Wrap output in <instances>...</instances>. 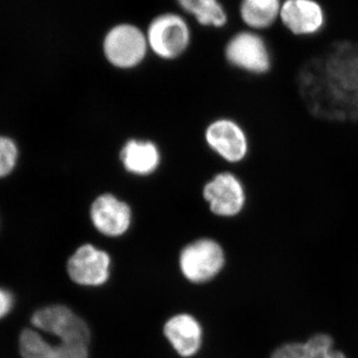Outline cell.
<instances>
[{
    "label": "cell",
    "mask_w": 358,
    "mask_h": 358,
    "mask_svg": "<svg viewBox=\"0 0 358 358\" xmlns=\"http://www.w3.org/2000/svg\"><path fill=\"white\" fill-rule=\"evenodd\" d=\"M205 138L209 148L229 164H240L248 157V134L234 120H216L207 128Z\"/></svg>",
    "instance_id": "9"
},
{
    "label": "cell",
    "mask_w": 358,
    "mask_h": 358,
    "mask_svg": "<svg viewBox=\"0 0 358 358\" xmlns=\"http://www.w3.org/2000/svg\"><path fill=\"white\" fill-rule=\"evenodd\" d=\"M110 258L107 252L91 244L80 246L67 264L70 279L80 286H102L110 278Z\"/></svg>",
    "instance_id": "10"
},
{
    "label": "cell",
    "mask_w": 358,
    "mask_h": 358,
    "mask_svg": "<svg viewBox=\"0 0 358 358\" xmlns=\"http://www.w3.org/2000/svg\"><path fill=\"white\" fill-rule=\"evenodd\" d=\"M224 53L231 66L254 76H265L274 69V50L260 32L244 29L235 33Z\"/></svg>",
    "instance_id": "2"
},
{
    "label": "cell",
    "mask_w": 358,
    "mask_h": 358,
    "mask_svg": "<svg viewBox=\"0 0 358 358\" xmlns=\"http://www.w3.org/2000/svg\"><path fill=\"white\" fill-rule=\"evenodd\" d=\"M179 7L205 27L223 28L229 15L220 0H176Z\"/></svg>",
    "instance_id": "15"
},
{
    "label": "cell",
    "mask_w": 358,
    "mask_h": 358,
    "mask_svg": "<svg viewBox=\"0 0 358 358\" xmlns=\"http://www.w3.org/2000/svg\"><path fill=\"white\" fill-rule=\"evenodd\" d=\"M148 49L145 32L131 23L113 26L103 41L105 57L119 69H131L140 65Z\"/></svg>",
    "instance_id": "5"
},
{
    "label": "cell",
    "mask_w": 358,
    "mask_h": 358,
    "mask_svg": "<svg viewBox=\"0 0 358 358\" xmlns=\"http://www.w3.org/2000/svg\"><path fill=\"white\" fill-rule=\"evenodd\" d=\"M148 48L164 60L182 55L192 41V30L180 14L166 13L155 16L145 32Z\"/></svg>",
    "instance_id": "3"
},
{
    "label": "cell",
    "mask_w": 358,
    "mask_h": 358,
    "mask_svg": "<svg viewBox=\"0 0 358 358\" xmlns=\"http://www.w3.org/2000/svg\"><path fill=\"white\" fill-rule=\"evenodd\" d=\"M33 326L57 336L60 343H84L89 345L91 333L88 324L69 308L53 305L40 308L32 315Z\"/></svg>",
    "instance_id": "8"
},
{
    "label": "cell",
    "mask_w": 358,
    "mask_h": 358,
    "mask_svg": "<svg viewBox=\"0 0 358 358\" xmlns=\"http://www.w3.org/2000/svg\"><path fill=\"white\" fill-rule=\"evenodd\" d=\"M271 358H310L305 343H292L280 346Z\"/></svg>",
    "instance_id": "18"
},
{
    "label": "cell",
    "mask_w": 358,
    "mask_h": 358,
    "mask_svg": "<svg viewBox=\"0 0 358 358\" xmlns=\"http://www.w3.org/2000/svg\"><path fill=\"white\" fill-rule=\"evenodd\" d=\"M124 169L136 176H148L159 166V148L152 141L131 140L121 152Z\"/></svg>",
    "instance_id": "14"
},
{
    "label": "cell",
    "mask_w": 358,
    "mask_h": 358,
    "mask_svg": "<svg viewBox=\"0 0 358 358\" xmlns=\"http://www.w3.org/2000/svg\"><path fill=\"white\" fill-rule=\"evenodd\" d=\"M17 157L15 143L6 136H0V178L8 176L13 171Z\"/></svg>",
    "instance_id": "17"
},
{
    "label": "cell",
    "mask_w": 358,
    "mask_h": 358,
    "mask_svg": "<svg viewBox=\"0 0 358 358\" xmlns=\"http://www.w3.org/2000/svg\"><path fill=\"white\" fill-rule=\"evenodd\" d=\"M62 358H89L88 345L84 343H60Z\"/></svg>",
    "instance_id": "19"
},
{
    "label": "cell",
    "mask_w": 358,
    "mask_h": 358,
    "mask_svg": "<svg viewBox=\"0 0 358 358\" xmlns=\"http://www.w3.org/2000/svg\"><path fill=\"white\" fill-rule=\"evenodd\" d=\"M282 0H240V20L246 29L262 33L279 23Z\"/></svg>",
    "instance_id": "13"
},
{
    "label": "cell",
    "mask_w": 358,
    "mask_h": 358,
    "mask_svg": "<svg viewBox=\"0 0 358 358\" xmlns=\"http://www.w3.org/2000/svg\"><path fill=\"white\" fill-rule=\"evenodd\" d=\"M20 350L23 358H62L59 345H51L41 334L30 329L21 333Z\"/></svg>",
    "instance_id": "16"
},
{
    "label": "cell",
    "mask_w": 358,
    "mask_h": 358,
    "mask_svg": "<svg viewBox=\"0 0 358 358\" xmlns=\"http://www.w3.org/2000/svg\"><path fill=\"white\" fill-rule=\"evenodd\" d=\"M322 358H346L345 355L343 352H338V350H331V352L327 353L326 357Z\"/></svg>",
    "instance_id": "21"
},
{
    "label": "cell",
    "mask_w": 358,
    "mask_h": 358,
    "mask_svg": "<svg viewBox=\"0 0 358 358\" xmlns=\"http://www.w3.org/2000/svg\"><path fill=\"white\" fill-rule=\"evenodd\" d=\"M301 66L298 90L320 121L358 124V40L336 39Z\"/></svg>",
    "instance_id": "1"
},
{
    "label": "cell",
    "mask_w": 358,
    "mask_h": 358,
    "mask_svg": "<svg viewBox=\"0 0 358 358\" xmlns=\"http://www.w3.org/2000/svg\"><path fill=\"white\" fill-rule=\"evenodd\" d=\"M225 264V255L215 240L203 238L187 245L181 251L179 266L188 281L201 284L215 278Z\"/></svg>",
    "instance_id": "6"
},
{
    "label": "cell",
    "mask_w": 358,
    "mask_h": 358,
    "mask_svg": "<svg viewBox=\"0 0 358 358\" xmlns=\"http://www.w3.org/2000/svg\"><path fill=\"white\" fill-rule=\"evenodd\" d=\"M92 223L99 232L108 237H120L128 232L131 224V208L110 193L94 200L90 210Z\"/></svg>",
    "instance_id": "11"
},
{
    "label": "cell",
    "mask_w": 358,
    "mask_h": 358,
    "mask_svg": "<svg viewBox=\"0 0 358 358\" xmlns=\"http://www.w3.org/2000/svg\"><path fill=\"white\" fill-rule=\"evenodd\" d=\"M204 199L212 213L221 217H236L243 212L248 197L241 179L230 171L216 174L203 188Z\"/></svg>",
    "instance_id": "7"
},
{
    "label": "cell",
    "mask_w": 358,
    "mask_h": 358,
    "mask_svg": "<svg viewBox=\"0 0 358 358\" xmlns=\"http://www.w3.org/2000/svg\"><path fill=\"white\" fill-rule=\"evenodd\" d=\"M164 333L180 357H192L201 348V326L195 317L187 313L174 315L167 320Z\"/></svg>",
    "instance_id": "12"
},
{
    "label": "cell",
    "mask_w": 358,
    "mask_h": 358,
    "mask_svg": "<svg viewBox=\"0 0 358 358\" xmlns=\"http://www.w3.org/2000/svg\"><path fill=\"white\" fill-rule=\"evenodd\" d=\"M329 21L322 0H282L279 23L293 38H315L326 31Z\"/></svg>",
    "instance_id": "4"
},
{
    "label": "cell",
    "mask_w": 358,
    "mask_h": 358,
    "mask_svg": "<svg viewBox=\"0 0 358 358\" xmlns=\"http://www.w3.org/2000/svg\"><path fill=\"white\" fill-rule=\"evenodd\" d=\"M13 307V296L6 289L0 288V319H3Z\"/></svg>",
    "instance_id": "20"
}]
</instances>
